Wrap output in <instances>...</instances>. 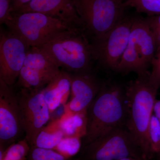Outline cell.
Instances as JSON below:
<instances>
[{
	"label": "cell",
	"instance_id": "1",
	"mask_svg": "<svg viewBox=\"0 0 160 160\" xmlns=\"http://www.w3.org/2000/svg\"><path fill=\"white\" fill-rule=\"evenodd\" d=\"M129 106L126 89L111 82H104L86 112V133L82 147L112 129L126 126Z\"/></svg>",
	"mask_w": 160,
	"mask_h": 160
},
{
	"label": "cell",
	"instance_id": "2",
	"mask_svg": "<svg viewBox=\"0 0 160 160\" xmlns=\"http://www.w3.org/2000/svg\"><path fill=\"white\" fill-rule=\"evenodd\" d=\"M149 76L138 77L125 88L129 106L126 126L137 142L146 160H151L148 132L158 90L149 84Z\"/></svg>",
	"mask_w": 160,
	"mask_h": 160
},
{
	"label": "cell",
	"instance_id": "3",
	"mask_svg": "<svg viewBox=\"0 0 160 160\" xmlns=\"http://www.w3.org/2000/svg\"><path fill=\"white\" fill-rule=\"evenodd\" d=\"M85 30L72 29L58 35L40 47L59 68L71 74L91 72L94 60L91 44Z\"/></svg>",
	"mask_w": 160,
	"mask_h": 160
},
{
	"label": "cell",
	"instance_id": "4",
	"mask_svg": "<svg viewBox=\"0 0 160 160\" xmlns=\"http://www.w3.org/2000/svg\"><path fill=\"white\" fill-rule=\"evenodd\" d=\"M157 49L153 34L146 18L133 17L128 45L116 71L123 74L134 72L138 77L149 75Z\"/></svg>",
	"mask_w": 160,
	"mask_h": 160
},
{
	"label": "cell",
	"instance_id": "5",
	"mask_svg": "<svg viewBox=\"0 0 160 160\" xmlns=\"http://www.w3.org/2000/svg\"><path fill=\"white\" fill-rule=\"evenodd\" d=\"M146 160L139 146L126 126L112 129L82 147L77 160Z\"/></svg>",
	"mask_w": 160,
	"mask_h": 160
},
{
	"label": "cell",
	"instance_id": "6",
	"mask_svg": "<svg viewBox=\"0 0 160 160\" xmlns=\"http://www.w3.org/2000/svg\"><path fill=\"white\" fill-rule=\"evenodd\" d=\"M9 31L29 47H40L67 30L72 29L60 20L38 12L12 13L6 23Z\"/></svg>",
	"mask_w": 160,
	"mask_h": 160
},
{
	"label": "cell",
	"instance_id": "7",
	"mask_svg": "<svg viewBox=\"0 0 160 160\" xmlns=\"http://www.w3.org/2000/svg\"><path fill=\"white\" fill-rule=\"evenodd\" d=\"M83 29L93 39L102 37L124 17L122 3L116 0H74Z\"/></svg>",
	"mask_w": 160,
	"mask_h": 160
},
{
	"label": "cell",
	"instance_id": "8",
	"mask_svg": "<svg viewBox=\"0 0 160 160\" xmlns=\"http://www.w3.org/2000/svg\"><path fill=\"white\" fill-rule=\"evenodd\" d=\"M133 19V17L124 16L102 37L93 39L91 44L94 60L116 71L129 42Z\"/></svg>",
	"mask_w": 160,
	"mask_h": 160
},
{
	"label": "cell",
	"instance_id": "9",
	"mask_svg": "<svg viewBox=\"0 0 160 160\" xmlns=\"http://www.w3.org/2000/svg\"><path fill=\"white\" fill-rule=\"evenodd\" d=\"M17 95L25 138L31 147L34 146L38 135L49 121V106L44 98L43 89H20Z\"/></svg>",
	"mask_w": 160,
	"mask_h": 160
},
{
	"label": "cell",
	"instance_id": "10",
	"mask_svg": "<svg viewBox=\"0 0 160 160\" xmlns=\"http://www.w3.org/2000/svg\"><path fill=\"white\" fill-rule=\"evenodd\" d=\"M23 132L17 93L0 79V150L5 151Z\"/></svg>",
	"mask_w": 160,
	"mask_h": 160
},
{
	"label": "cell",
	"instance_id": "11",
	"mask_svg": "<svg viewBox=\"0 0 160 160\" xmlns=\"http://www.w3.org/2000/svg\"><path fill=\"white\" fill-rule=\"evenodd\" d=\"M29 47L10 31L0 34V79L9 86L16 83Z\"/></svg>",
	"mask_w": 160,
	"mask_h": 160
},
{
	"label": "cell",
	"instance_id": "12",
	"mask_svg": "<svg viewBox=\"0 0 160 160\" xmlns=\"http://www.w3.org/2000/svg\"><path fill=\"white\" fill-rule=\"evenodd\" d=\"M71 74V73H70ZM71 92L69 102L64 105L65 113L86 114V110L102 86L91 72L71 74Z\"/></svg>",
	"mask_w": 160,
	"mask_h": 160
},
{
	"label": "cell",
	"instance_id": "13",
	"mask_svg": "<svg viewBox=\"0 0 160 160\" xmlns=\"http://www.w3.org/2000/svg\"><path fill=\"white\" fill-rule=\"evenodd\" d=\"M40 12L58 19L72 29H84L74 0H32L14 12Z\"/></svg>",
	"mask_w": 160,
	"mask_h": 160
},
{
	"label": "cell",
	"instance_id": "14",
	"mask_svg": "<svg viewBox=\"0 0 160 160\" xmlns=\"http://www.w3.org/2000/svg\"><path fill=\"white\" fill-rule=\"evenodd\" d=\"M71 74L61 70L43 89L44 98L50 113L62 105L66 104L71 92Z\"/></svg>",
	"mask_w": 160,
	"mask_h": 160
},
{
	"label": "cell",
	"instance_id": "15",
	"mask_svg": "<svg viewBox=\"0 0 160 160\" xmlns=\"http://www.w3.org/2000/svg\"><path fill=\"white\" fill-rule=\"evenodd\" d=\"M64 134L60 125V118L49 122L38 135L34 146L43 149H54Z\"/></svg>",
	"mask_w": 160,
	"mask_h": 160
},
{
	"label": "cell",
	"instance_id": "16",
	"mask_svg": "<svg viewBox=\"0 0 160 160\" xmlns=\"http://www.w3.org/2000/svg\"><path fill=\"white\" fill-rule=\"evenodd\" d=\"M53 79L31 68L23 66L16 85L19 89L39 90L44 89Z\"/></svg>",
	"mask_w": 160,
	"mask_h": 160
},
{
	"label": "cell",
	"instance_id": "17",
	"mask_svg": "<svg viewBox=\"0 0 160 160\" xmlns=\"http://www.w3.org/2000/svg\"><path fill=\"white\" fill-rule=\"evenodd\" d=\"M60 125L64 137L82 139L86 133V114L68 115L64 113L60 117Z\"/></svg>",
	"mask_w": 160,
	"mask_h": 160
},
{
	"label": "cell",
	"instance_id": "18",
	"mask_svg": "<svg viewBox=\"0 0 160 160\" xmlns=\"http://www.w3.org/2000/svg\"><path fill=\"white\" fill-rule=\"evenodd\" d=\"M30 146L26 139L9 146L5 152L0 151V160H26Z\"/></svg>",
	"mask_w": 160,
	"mask_h": 160
},
{
	"label": "cell",
	"instance_id": "19",
	"mask_svg": "<svg viewBox=\"0 0 160 160\" xmlns=\"http://www.w3.org/2000/svg\"><path fill=\"white\" fill-rule=\"evenodd\" d=\"M125 9L134 8L140 13H144L148 16L160 14V0H125L122 3Z\"/></svg>",
	"mask_w": 160,
	"mask_h": 160
},
{
	"label": "cell",
	"instance_id": "20",
	"mask_svg": "<svg viewBox=\"0 0 160 160\" xmlns=\"http://www.w3.org/2000/svg\"><path fill=\"white\" fill-rule=\"evenodd\" d=\"M148 135L150 158L152 160L160 153V121L154 113L150 120Z\"/></svg>",
	"mask_w": 160,
	"mask_h": 160
},
{
	"label": "cell",
	"instance_id": "21",
	"mask_svg": "<svg viewBox=\"0 0 160 160\" xmlns=\"http://www.w3.org/2000/svg\"><path fill=\"white\" fill-rule=\"evenodd\" d=\"M26 160H77L68 158L54 149H43L36 146L30 147Z\"/></svg>",
	"mask_w": 160,
	"mask_h": 160
},
{
	"label": "cell",
	"instance_id": "22",
	"mask_svg": "<svg viewBox=\"0 0 160 160\" xmlns=\"http://www.w3.org/2000/svg\"><path fill=\"white\" fill-rule=\"evenodd\" d=\"M82 139L76 137H64L54 150L68 158H72L80 152Z\"/></svg>",
	"mask_w": 160,
	"mask_h": 160
},
{
	"label": "cell",
	"instance_id": "23",
	"mask_svg": "<svg viewBox=\"0 0 160 160\" xmlns=\"http://www.w3.org/2000/svg\"><path fill=\"white\" fill-rule=\"evenodd\" d=\"M151 66L152 70L149 73L148 81L152 86L158 90L160 88V46L157 49Z\"/></svg>",
	"mask_w": 160,
	"mask_h": 160
},
{
	"label": "cell",
	"instance_id": "24",
	"mask_svg": "<svg viewBox=\"0 0 160 160\" xmlns=\"http://www.w3.org/2000/svg\"><path fill=\"white\" fill-rule=\"evenodd\" d=\"M146 19L153 34L158 49L160 46V14L148 16Z\"/></svg>",
	"mask_w": 160,
	"mask_h": 160
},
{
	"label": "cell",
	"instance_id": "25",
	"mask_svg": "<svg viewBox=\"0 0 160 160\" xmlns=\"http://www.w3.org/2000/svg\"><path fill=\"white\" fill-rule=\"evenodd\" d=\"M10 0H0V23L6 24L11 19Z\"/></svg>",
	"mask_w": 160,
	"mask_h": 160
},
{
	"label": "cell",
	"instance_id": "26",
	"mask_svg": "<svg viewBox=\"0 0 160 160\" xmlns=\"http://www.w3.org/2000/svg\"><path fill=\"white\" fill-rule=\"evenodd\" d=\"M12 13L16 12L24 5L29 3L32 0H10Z\"/></svg>",
	"mask_w": 160,
	"mask_h": 160
},
{
	"label": "cell",
	"instance_id": "27",
	"mask_svg": "<svg viewBox=\"0 0 160 160\" xmlns=\"http://www.w3.org/2000/svg\"><path fill=\"white\" fill-rule=\"evenodd\" d=\"M153 113L160 121V100H156L155 102Z\"/></svg>",
	"mask_w": 160,
	"mask_h": 160
},
{
	"label": "cell",
	"instance_id": "28",
	"mask_svg": "<svg viewBox=\"0 0 160 160\" xmlns=\"http://www.w3.org/2000/svg\"><path fill=\"white\" fill-rule=\"evenodd\" d=\"M119 160H144L141 159L135 158H126L122 159Z\"/></svg>",
	"mask_w": 160,
	"mask_h": 160
},
{
	"label": "cell",
	"instance_id": "29",
	"mask_svg": "<svg viewBox=\"0 0 160 160\" xmlns=\"http://www.w3.org/2000/svg\"><path fill=\"white\" fill-rule=\"evenodd\" d=\"M152 160H160V153L156 156Z\"/></svg>",
	"mask_w": 160,
	"mask_h": 160
},
{
	"label": "cell",
	"instance_id": "30",
	"mask_svg": "<svg viewBox=\"0 0 160 160\" xmlns=\"http://www.w3.org/2000/svg\"><path fill=\"white\" fill-rule=\"evenodd\" d=\"M116 1H117V2H119L123 3L125 0H116Z\"/></svg>",
	"mask_w": 160,
	"mask_h": 160
},
{
	"label": "cell",
	"instance_id": "31",
	"mask_svg": "<svg viewBox=\"0 0 160 160\" xmlns=\"http://www.w3.org/2000/svg\"></svg>",
	"mask_w": 160,
	"mask_h": 160
}]
</instances>
